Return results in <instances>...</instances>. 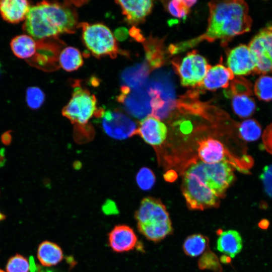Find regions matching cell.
Returning <instances> with one entry per match:
<instances>
[{
  "instance_id": "cell-42",
  "label": "cell",
  "mask_w": 272,
  "mask_h": 272,
  "mask_svg": "<svg viewBox=\"0 0 272 272\" xmlns=\"http://www.w3.org/2000/svg\"><path fill=\"white\" fill-rule=\"evenodd\" d=\"M259 227L263 229H266L269 226V222L267 220H261L258 224Z\"/></svg>"
},
{
  "instance_id": "cell-10",
  "label": "cell",
  "mask_w": 272,
  "mask_h": 272,
  "mask_svg": "<svg viewBox=\"0 0 272 272\" xmlns=\"http://www.w3.org/2000/svg\"><path fill=\"white\" fill-rule=\"evenodd\" d=\"M138 225H155L171 221L165 206L159 199L144 198L135 213Z\"/></svg>"
},
{
  "instance_id": "cell-33",
  "label": "cell",
  "mask_w": 272,
  "mask_h": 272,
  "mask_svg": "<svg viewBox=\"0 0 272 272\" xmlns=\"http://www.w3.org/2000/svg\"><path fill=\"white\" fill-rule=\"evenodd\" d=\"M6 270L7 272H29V262L23 255L16 254L8 260Z\"/></svg>"
},
{
  "instance_id": "cell-22",
  "label": "cell",
  "mask_w": 272,
  "mask_h": 272,
  "mask_svg": "<svg viewBox=\"0 0 272 272\" xmlns=\"http://www.w3.org/2000/svg\"><path fill=\"white\" fill-rule=\"evenodd\" d=\"M14 55L21 59L31 57L36 52L37 44L30 35L22 34L15 37L10 43Z\"/></svg>"
},
{
  "instance_id": "cell-11",
  "label": "cell",
  "mask_w": 272,
  "mask_h": 272,
  "mask_svg": "<svg viewBox=\"0 0 272 272\" xmlns=\"http://www.w3.org/2000/svg\"><path fill=\"white\" fill-rule=\"evenodd\" d=\"M227 65L234 75L246 76L255 74V64L247 46L244 44L233 48L228 53Z\"/></svg>"
},
{
  "instance_id": "cell-26",
  "label": "cell",
  "mask_w": 272,
  "mask_h": 272,
  "mask_svg": "<svg viewBox=\"0 0 272 272\" xmlns=\"http://www.w3.org/2000/svg\"><path fill=\"white\" fill-rule=\"evenodd\" d=\"M232 107L234 113L241 118L251 116L256 109L254 99L247 95H235L232 97Z\"/></svg>"
},
{
  "instance_id": "cell-5",
  "label": "cell",
  "mask_w": 272,
  "mask_h": 272,
  "mask_svg": "<svg viewBox=\"0 0 272 272\" xmlns=\"http://www.w3.org/2000/svg\"><path fill=\"white\" fill-rule=\"evenodd\" d=\"M83 39L85 45L95 56H117L118 48L115 39L110 30L102 24L81 25Z\"/></svg>"
},
{
  "instance_id": "cell-28",
  "label": "cell",
  "mask_w": 272,
  "mask_h": 272,
  "mask_svg": "<svg viewBox=\"0 0 272 272\" xmlns=\"http://www.w3.org/2000/svg\"><path fill=\"white\" fill-rule=\"evenodd\" d=\"M227 97L232 98L235 95L252 96V84L248 80L241 77L234 78L229 85V89L225 91Z\"/></svg>"
},
{
  "instance_id": "cell-30",
  "label": "cell",
  "mask_w": 272,
  "mask_h": 272,
  "mask_svg": "<svg viewBox=\"0 0 272 272\" xmlns=\"http://www.w3.org/2000/svg\"><path fill=\"white\" fill-rule=\"evenodd\" d=\"M199 269L212 270L214 272H222V268L217 255L210 250H207L198 262Z\"/></svg>"
},
{
  "instance_id": "cell-3",
  "label": "cell",
  "mask_w": 272,
  "mask_h": 272,
  "mask_svg": "<svg viewBox=\"0 0 272 272\" xmlns=\"http://www.w3.org/2000/svg\"><path fill=\"white\" fill-rule=\"evenodd\" d=\"M23 29L34 40L73 33L77 27L76 13L69 4L42 1L30 7Z\"/></svg>"
},
{
  "instance_id": "cell-17",
  "label": "cell",
  "mask_w": 272,
  "mask_h": 272,
  "mask_svg": "<svg viewBox=\"0 0 272 272\" xmlns=\"http://www.w3.org/2000/svg\"><path fill=\"white\" fill-rule=\"evenodd\" d=\"M30 8V3L26 0L0 1V14L10 23L17 24L25 20Z\"/></svg>"
},
{
  "instance_id": "cell-6",
  "label": "cell",
  "mask_w": 272,
  "mask_h": 272,
  "mask_svg": "<svg viewBox=\"0 0 272 272\" xmlns=\"http://www.w3.org/2000/svg\"><path fill=\"white\" fill-rule=\"evenodd\" d=\"M174 69L184 87L196 88L203 81L211 67L206 59L195 50L188 53L181 61H172Z\"/></svg>"
},
{
  "instance_id": "cell-44",
  "label": "cell",
  "mask_w": 272,
  "mask_h": 272,
  "mask_svg": "<svg viewBox=\"0 0 272 272\" xmlns=\"http://www.w3.org/2000/svg\"><path fill=\"white\" fill-rule=\"evenodd\" d=\"M6 219V216L0 212V222Z\"/></svg>"
},
{
  "instance_id": "cell-8",
  "label": "cell",
  "mask_w": 272,
  "mask_h": 272,
  "mask_svg": "<svg viewBox=\"0 0 272 272\" xmlns=\"http://www.w3.org/2000/svg\"><path fill=\"white\" fill-rule=\"evenodd\" d=\"M117 100L121 103L126 111L134 118L142 120L151 115V98L143 88L133 89L126 86L121 88Z\"/></svg>"
},
{
  "instance_id": "cell-20",
  "label": "cell",
  "mask_w": 272,
  "mask_h": 272,
  "mask_svg": "<svg viewBox=\"0 0 272 272\" xmlns=\"http://www.w3.org/2000/svg\"><path fill=\"white\" fill-rule=\"evenodd\" d=\"M146 59L150 69L160 67L166 60V53L164 50L163 40L150 37L144 43Z\"/></svg>"
},
{
  "instance_id": "cell-24",
  "label": "cell",
  "mask_w": 272,
  "mask_h": 272,
  "mask_svg": "<svg viewBox=\"0 0 272 272\" xmlns=\"http://www.w3.org/2000/svg\"><path fill=\"white\" fill-rule=\"evenodd\" d=\"M208 237L199 234L188 236L183 244L184 253L188 256L195 257L202 254L209 248Z\"/></svg>"
},
{
  "instance_id": "cell-43",
  "label": "cell",
  "mask_w": 272,
  "mask_h": 272,
  "mask_svg": "<svg viewBox=\"0 0 272 272\" xmlns=\"http://www.w3.org/2000/svg\"><path fill=\"white\" fill-rule=\"evenodd\" d=\"M220 260L222 263L225 264L230 263L231 260L230 257L226 255H223L221 256Z\"/></svg>"
},
{
  "instance_id": "cell-38",
  "label": "cell",
  "mask_w": 272,
  "mask_h": 272,
  "mask_svg": "<svg viewBox=\"0 0 272 272\" xmlns=\"http://www.w3.org/2000/svg\"><path fill=\"white\" fill-rule=\"evenodd\" d=\"M115 36L117 39L122 40L125 39L127 36L128 32L124 28L118 29L115 31Z\"/></svg>"
},
{
  "instance_id": "cell-14",
  "label": "cell",
  "mask_w": 272,
  "mask_h": 272,
  "mask_svg": "<svg viewBox=\"0 0 272 272\" xmlns=\"http://www.w3.org/2000/svg\"><path fill=\"white\" fill-rule=\"evenodd\" d=\"M234 78V74L229 68L222 64H218L211 66L203 81L195 88L210 91L219 88L226 89L229 86L230 81Z\"/></svg>"
},
{
  "instance_id": "cell-1",
  "label": "cell",
  "mask_w": 272,
  "mask_h": 272,
  "mask_svg": "<svg viewBox=\"0 0 272 272\" xmlns=\"http://www.w3.org/2000/svg\"><path fill=\"white\" fill-rule=\"evenodd\" d=\"M234 178L233 169L228 162H191L183 173L182 183L187 207L192 210L218 208Z\"/></svg>"
},
{
  "instance_id": "cell-36",
  "label": "cell",
  "mask_w": 272,
  "mask_h": 272,
  "mask_svg": "<svg viewBox=\"0 0 272 272\" xmlns=\"http://www.w3.org/2000/svg\"><path fill=\"white\" fill-rule=\"evenodd\" d=\"M262 140L265 149L272 155V123L265 128L262 135Z\"/></svg>"
},
{
  "instance_id": "cell-19",
  "label": "cell",
  "mask_w": 272,
  "mask_h": 272,
  "mask_svg": "<svg viewBox=\"0 0 272 272\" xmlns=\"http://www.w3.org/2000/svg\"><path fill=\"white\" fill-rule=\"evenodd\" d=\"M218 250L230 257H234L242 248V239L236 230L222 232L217 242Z\"/></svg>"
},
{
  "instance_id": "cell-37",
  "label": "cell",
  "mask_w": 272,
  "mask_h": 272,
  "mask_svg": "<svg viewBox=\"0 0 272 272\" xmlns=\"http://www.w3.org/2000/svg\"><path fill=\"white\" fill-rule=\"evenodd\" d=\"M12 130H8L3 133L1 138L2 142L5 145H9L12 141Z\"/></svg>"
},
{
  "instance_id": "cell-7",
  "label": "cell",
  "mask_w": 272,
  "mask_h": 272,
  "mask_svg": "<svg viewBox=\"0 0 272 272\" xmlns=\"http://www.w3.org/2000/svg\"><path fill=\"white\" fill-rule=\"evenodd\" d=\"M248 47L255 64V74L272 73V25L261 29Z\"/></svg>"
},
{
  "instance_id": "cell-46",
  "label": "cell",
  "mask_w": 272,
  "mask_h": 272,
  "mask_svg": "<svg viewBox=\"0 0 272 272\" xmlns=\"http://www.w3.org/2000/svg\"><path fill=\"white\" fill-rule=\"evenodd\" d=\"M1 63L0 62V73H1Z\"/></svg>"
},
{
  "instance_id": "cell-9",
  "label": "cell",
  "mask_w": 272,
  "mask_h": 272,
  "mask_svg": "<svg viewBox=\"0 0 272 272\" xmlns=\"http://www.w3.org/2000/svg\"><path fill=\"white\" fill-rule=\"evenodd\" d=\"M101 117L103 129L110 137L122 140L135 134L138 125L121 112L104 111Z\"/></svg>"
},
{
  "instance_id": "cell-32",
  "label": "cell",
  "mask_w": 272,
  "mask_h": 272,
  "mask_svg": "<svg viewBox=\"0 0 272 272\" xmlns=\"http://www.w3.org/2000/svg\"><path fill=\"white\" fill-rule=\"evenodd\" d=\"M136 181L138 185L141 189L148 190L151 189L154 185L156 177L150 169L143 167L138 172Z\"/></svg>"
},
{
  "instance_id": "cell-13",
  "label": "cell",
  "mask_w": 272,
  "mask_h": 272,
  "mask_svg": "<svg viewBox=\"0 0 272 272\" xmlns=\"http://www.w3.org/2000/svg\"><path fill=\"white\" fill-rule=\"evenodd\" d=\"M108 241L113 251L123 252L133 249L136 246L138 238L130 227L119 225L115 226L110 232Z\"/></svg>"
},
{
  "instance_id": "cell-4",
  "label": "cell",
  "mask_w": 272,
  "mask_h": 272,
  "mask_svg": "<svg viewBox=\"0 0 272 272\" xmlns=\"http://www.w3.org/2000/svg\"><path fill=\"white\" fill-rule=\"evenodd\" d=\"M75 85L72 98L63 108L62 114L73 124L84 128L93 116L101 117L104 110L97 108L94 95Z\"/></svg>"
},
{
  "instance_id": "cell-40",
  "label": "cell",
  "mask_w": 272,
  "mask_h": 272,
  "mask_svg": "<svg viewBox=\"0 0 272 272\" xmlns=\"http://www.w3.org/2000/svg\"><path fill=\"white\" fill-rule=\"evenodd\" d=\"M6 162L5 150L4 148L0 149V167H3Z\"/></svg>"
},
{
  "instance_id": "cell-27",
  "label": "cell",
  "mask_w": 272,
  "mask_h": 272,
  "mask_svg": "<svg viewBox=\"0 0 272 272\" xmlns=\"http://www.w3.org/2000/svg\"><path fill=\"white\" fill-rule=\"evenodd\" d=\"M240 137L245 141L257 140L261 134V127L257 120L248 119L242 122L238 126Z\"/></svg>"
},
{
  "instance_id": "cell-2",
  "label": "cell",
  "mask_w": 272,
  "mask_h": 272,
  "mask_svg": "<svg viewBox=\"0 0 272 272\" xmlns=\"http://www.w3.org/2000/svg\"><path fill=\"white\" fill-rule=\"evenodd\" d=\"M210 15L205 33L190 40L169 46L172 54L192 48L203 40H220L225 44L234 37L249 32L252 20L248 15V6L241 0L216 1L209 3Z\"/></svg>"
},
{
  "instance_id": "cell-34",
  "label": "cell",
  "mask_w": 272,
  "mask_h": 272,
  "mask_svg": "<svg viewBox=\"0 0 272 272\" xmlns=\"http://www.w3.org/2000/svg\"><path fill=\"white\" fill-rule=\"evenodd\" d=\"M189 8L184 1H172L167 4L169 13L172 16L178 18H185L189 12Z\"/></svg>"
},
{
  "instance_id": "cell-41",
  "label": "cell",
  "mask_w": 272,
  "mask_h": 272,
  "mask_svg": "<svg viewBox=\"0 0 272 272\" xmlns=\"http://www.w3.org/2000/svg\"><path fill=\"white\" fill-rule=\"evenodd\" d=\"M36 272H57V271L53 269L44 268L38 264H37V269H36Z\"/></svg>"
},
{
  "instance_id": "cell-18",
  "label": "cell",
  "mask_w": 272,
  "mask_h": 272,
  "mask_svg": "<svg viewBox=\"0 0 272 272\" xmlns=\"http://www.w3.org/2000/svg\"><path fill=\"white\" fill-rule=\"evenodd\" d=\"M150 68L146 62L126 68L121 79L125 86L132 89L143 88L146 84Z\"/></svg>"
},
{
  "instance_id": "cell-23",
  "label": "cell",
  "mask_w": 272,
  "mask_h": 272,
  "mask_svg": "<svg viewBox=\"0 0 272 272\" xmlns=\"http://www.w3.org/2000/svg\"><path fill=\"white\" fill-rule=\"evenodd\" d=\"M59 64L67 72H73L80 68L83 64V59L80 51L73 47L64 48L59 56Z\"/></svg>"
},
{
  "instance_id": "cell-12",
  "label": "cell",
  "mask_w": 272,
  "mask_h": 272,
  "mask_svg": "<svg viewBox=\"0 0 272 272\" xmlns=\"http://www.w3.org/2000/svg\"><path fill=\"white\" fill-rule=\"evenodd\" d=\"M167 131L165 123L150 115L140 121L135 134L140 135L149 145L155 147L164 143L167 138Z\"/></svg>"
},
{
  "instance_id": "cell-29",
  "label": "cell",
  "mask_w": 272,
  "mask_h": 272,
  "mask_svg": "<svg viewBox=\"0 0 272 272\" xmlns=\"http://www.w3.org/2000/svg\"><path fill=\"white\" fill-rule=\"evenodd\" d=\"M253 91L259 100L266 102L272 100V77L260 76L254 83Z\"/></svg>"
},
{
  "instance_id": "cell-45",
  "label": "cell",
  "mask_w": 272,
  "mask_h": 272,
  "mask_svg": "<svg viewBox=\"0 0 272 272\" xmlns=\"http://www.w3.org/2000/svg\"><path fill=\"white\" fill-rule=\"evenodd\" d=\"M0 272H5V271H4L2 269H0Z\"/></svg>"
},
{
  "instance_id": "cell-35",
  "label": "cell",
  "mask_w": 272,
  "mask_h": 272,
  "mask_svg": "<svg viewBox=\"0 0 272 272\" xmlns=\"http://www.w3.org/2000/svg\"><path fill=\"white\" fill-rule=\"evenodd\" d=\"M266 193L272 197V164L264 167L260 175Z\"/></svg>"
},
{
  "instance_id": "cell-15",
  "label": "cell",
  "mask_w": 272,
  "mask_h": 272,
  "mask_svg": "<svg viewBox=\"0 0 272 272\" xmlns=\"http://www.w3.org/2000/svg\"><path fill=\"white\" fill-rule=\"evenodd\" d=\"M197 154L200 160L205 163L227 162L226 158L228 153L224 145L213 138H205L198 142Z\"/></svg>"
},
{
  "instance_id": "cell-39",
  "label": "cell",
  "mask_w": 272,
  "mask_h": 272,
  "mask_svg": "<svg viewBox=\"0 0 272 272\" xmlns=\"http://www.w3.org/2000/svg\"><path fill=\"white\" fill-rule=\"evenodd\" d=\"M130 34L132 37L135 38L137 40L142 41L144 39L141 34L138 32L137 29H135V28H132V29L130 30Z\"/></svg>"
},
{
  "instance_id": "cell-25",
  "label": "cell",
  "mask_w": 272,
  "mask_h": 272,
  "mask_svg": "<svg viewBox=\"0 0 272 272\" xmlns=\"http://www.w3.org/2000/svg\"><path fill=\"white\" fill-rule=\"evenodd\" d=\"M138 229L148 239L154 242L162 240L173 232L171 222L155 226L138 225Z\"/></svg>"
},
{
  "instance_id": "cell-31",
  "label": "cell",
  "mask_w": 272,
  "mask_h": 272,
  "mask_svg": "<svg viewBox=\"0 0 272 272\" xmlns=\"http://www.w3.org/2000/svg\"><path fill=\"white\" fill-rule=\"evenodd\" d=\"M45 100V94L37 87H30L26 92V101L28 106L31 109H39Z\"/></svg>"
},
{
  "instance_id": "cell-21",
  "label": "cell",
  "mask_w": 272,
  "mask_h": 272,
  "mask_svg": "<svg viewBox=\"0 0 272 272\" xmlns=\"http://www.w3.org/2000/svg\"><path fill=\"white\" fill-rule=\"evenodd\" d=\"M37 255L41 264L45 266L56 265L63 257L61 248L49 241H43L39 244Z\"/></svg>"
},
{
  "instance_id": "cell-16",
  "label": "cell",
  "mask_w": 272,
  "mask_h": 272,
  "mask_svg": "<svg viewBox=\"0 0 272 272\" xmlns=\"http://www.w3.org/2000/svg\"><path fill=\"white\" fill-rule=\"evenodd\" d=\"M126 21L131 24L142 23L150 13L153 4L152 1H117Z\"/></svg>"
}]
</instances>
